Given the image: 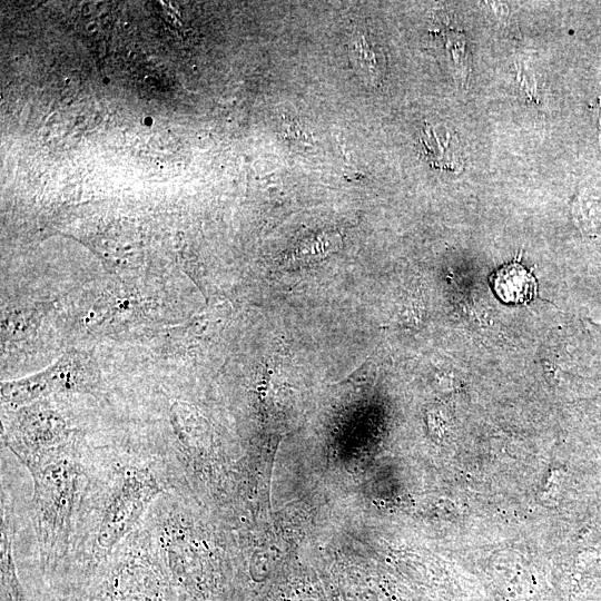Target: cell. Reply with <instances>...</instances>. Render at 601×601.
Here are the masks:
<instances>
[{"mask_svg": "<svg viewBox=\"0 0 601 601\" xmlns=\"http://www.w3.org/2000/svg\"><path fill=\"white\" fill-rule=\"evenodd\" d=\"M176 489L175 472L162 451L126 447L91 452L89 483L70 558L101 565L151 505Z\"/></svg>", "mask_w": 601, "mask_h": 601, "instance_id": "cell-1", "label": "cell"}, {"mask_svg": "<svg viewBox=\"0 0 601 601\" xmlns=\"http://www.w3.org/2000/svg\"><path fill=\"white\" fill-rule=\"evenodd\" d=\"M91 451L82 443L26 465L33 491L29 516L40 560L70 558L90 475Z\"/></svg>", "mask_w": 601, "mask_h": 601, "instance_id": "cell-2", "label": "cell"}, {"mask_svg": "<svg viewBox=\"0 0 601 601\" xmlns=\"http://www.w3.org/2000/svg\"><path fill=\"white\" fill-rule=\"evenodd\" d=\"M4 442L22 465L80 444L78 432L47 401L10 410Z\"/></svg>", "mask_w": 601, "mask_h": 601, "instance_id": "cell-3", "label": "cell"}, {"mask_svg": "<svg viewBox=\"0 0 601 601\" xmlns=\"http://www.w3.org/2000/svg\"><path fill=\"white\" fill-rule=\"evenodd\" d=\"M98 377L80 356L66 355L45 371L1 384L2 404L16 410L58 393H93Z\"/></svg>", "mask_w": 601, "mask_h": 601, "instance_id": "cell-4", "label": "cell"}, {"mask_svg": "<svg viewBox=\"0 0 601 601\" xmlns=\"http://www.w3.org/2000/svg\"><path fill=\"white\" fill-rule=\"evenodd\" d=\"M348 56L353 69L361 80L378 86L385 72V56L382 48L364 27H356L348 40Z\"/></svg>", "mask_w": 601, "mask_h": 601, "instance_id": "cell-5", "label": "cell"}, {"mask_svg": "<svg viewBox=\"0 0 601 601\" xmlns=\"http://www.w3.org/2000/svg\"><path fill=\"white\" fill-rule=\"evenodd\" d=\"M491 285L496 296L506 304H525L535 296L534 276L521 264L501 266L491 276Z\"/></svg>", "mask_w": 601, "mask_h": 601, "instance_id": "cell-6", "label": "cell"}, {"mask_svg": "<svg viewBox=\"0 0 601 601\" xmlns=\"http://www.w3.org/2000/svg\"><path fill=\"white\" fill-rule=\"evenodd\" d=\"M421 141L428 161L435 167L453 171L463 169V158L457 140L449 131L441 136L434 127L427 126L422 130Z\"/></svg>", "mask_w": 601, "mask_h": 601, "instance_id": "cell-7", "label": "cell"}, {"mask_svg": "<svg viewBox=\"0 0 601 601\" xmlns=\"http://www.w3.org/2000/svg\"><path fill=\"white\" fill-rule=\"evenodd\" d=\"M145 124L146 125H151L152 124V119L150 117H146L145 118Z\"/></svg>", "mask_w": 601, "mask_h": 601, "instance_id": "cell-8", "label": "cell"}]
</instances>
